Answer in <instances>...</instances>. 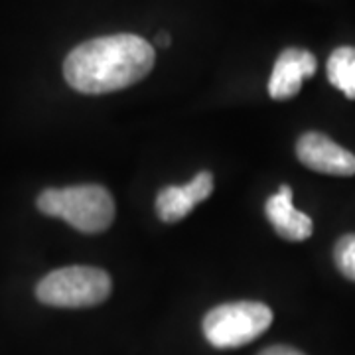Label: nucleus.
<instances>
[{
    "instance_id": "5",
    "label": "nucleus",
    "mask_w": 355,
    "mask_h": 355,
    "mask_svg": "<svg viewBox=\"0 0 355 355\" xmlns=\"http://www.w3.org/2000/svg\"><path fill=\"white\" fill-rule=\"evenodd\" d=\"M298 160L322 174L330 176H354L355 156L349 150L336 144L330 137L322 132H306L296 142Z\"/></svg>"
},
{
    "instance_id": "3",
    "label": "nucleus",
    "mask_w": 355,
    "mask_h": 355,
    "mask_svg": "<svg viewBox=\"0 0 355 355\" xmlns=\"http://www.w3.org/2000/svg\"><path fill=\"white\" fill-rule=\"evenodd\" d=\"M111 277L97 266H64L40 280L36 296L55 308H89L105 302L111 294Z\"/></svg>"
},
{
    "instance_id": "2",
    "label": "nucleus",
    "mask_w": 355,
    "mask_h": 355,
    "mask_svg": "<svg viewBox=\"0 0 355 355\" xmlns=\"http://www.w3.org/2000/svg\"><path fill=\"white\" fill-rule=\"evenodd\" d=\"M38 209L46 216L64 219L81 233H101L114 219L113 196L99 184L42 191Z\"/></svg>"
},
{
    "instance_id": "4",
    "label": "nucleus",
    "mask_w": 355,
    "mask_h": 355,
    "mask_svg": "<svg viewBox=\"0 0 355 355\" xmlns=\"http://www.w3.org/2000/svg\"><path fill=\"white\" fill-rule=\"evenodd\" d=\"M272 324V310L263 302H227L209 310L202 322L203 336L217 349L251 343Z\"/></svg>"
},
{
    "instance_id": "6",
    "label": "nucleus",
    "mask_w": 355,
    "mask_h": 355,
    "mask_svg": "<svg viewBox=\"0 0 355 355\" xmlns=\"http://www.w3.org/2000/svg\"><path fill=\"white\" fill-rule=\"evenodd\" d=\"M316 73V58L314 53L300 48H288L277 58L272 67V76L268 81V93L272 99L284 101L294 97L306 77Z\"/></svg>"
},
{
    "instance_id": "8",
    "label": "nucleus",
    "mask_w": 355,
    "mask_h": 355,
    "mask_svg": "<svg viewBox=\"0 0 355 355\" xmlns=\"http://www.w3.org/2000/svg\"><path fill=\"white\" fill-rule=\"evenodd\" d=\"M265 214L277 235L286 241H304L312 235V219L294 207L291 186H280L279 191L266 200Z\"/></svg>"
},
{
    "instance_id": "7",
    "label": "nucleus",
    "mask_w": 355,
    "mask_h": 355,
    "mask_svg": "<svg viewBox=\"0 0 355 355\" xmlns=\"http://www.w3.org/2000/svg\"><path fill=\"white\" fill-rule=\"evenodd\" d=\"M214 191V176L200 172L186 186H168L156 198V211L166 223H176L190 214L200 202H205Z\"/></svg>"
},
{
    "instance_id": "12",
    "label": "nucleus",
    "mask_w": 355,
    "mask_h": 355,
    "mask_svg": "<svg viewBox=\"0 0 355 355\" xmlns=\"http://www.w3.org/2000/svg\"><path fill=\"white\" fill-rule=\"evenodd\" d=\"M156 44H158V46H162V48L170 46V36H168L166 32H160V34H158V38H156Z\"/></svg>"
},
{
    "instance_id": "1",
    "label": "nucleus",
    "mask_w": 355,
    "mask_h": 355,
    "mask_svg": "<svg viewBox=\"0 0 355 355\" xmlns=\"http://www.w3.org/2000/svg\"><path fill=\"white\" fill-rule=\"evenodd\" d=\"M154 48L135 34L89 40L69 51L64 62L65 81L85 95H103L130 87L150 73Z\"/></svg>"
},
{
    "instance_id": "9",
    "label": "nucleus",
    "mask_w": 355,
    "mask_h": 355,
    "mask_svg": "<svg viewBox=\"0 0 355 355\" xmlns=\"http://www.w3.org/2000/svg\"><path fill=\"white\" fill-rule=\"evenodd\" d=\"M328 79L347 99H355V48L342 46L331 51L328 60Z\"/></svg>"
},
{
    "instance_id": "11",
    "label": "nucleus",
    "mask_w": 355,
    "mask_h": 355,
    "mask_svg": "<svg viewBox=\"0 0 355 355\" xmlns=\"http://www.w3.org/2000/svg\"><path fill=\"white\" fill-rule=\"evenodd\" d=\"M259 355H304L302 352H298V349H294L291 345H270V347H266L263 349Z\"/></svg>"
},
{
    "instance_id": "10",
    "label": "nucleus",
    "mask_w": 355,
    "mask_h": 355,
    "mask_svg": "<svg viewBox=\"0 0 355 355\" xmlns=\"http://www.w3.org/2000/svg\"><path fill=\"white\" fill-rule=\"evenodd\" d=\"M334 261L343 277L355 282V233L340 237L334 247Z\"/></svg>"
}]
</instances>
